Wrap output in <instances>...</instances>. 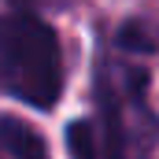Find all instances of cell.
Instances as JSON below:
<instances>
[{
	"label": "cell",
	"mask_w": 159,
	"mask_h": 159,
	"mask_svg": "<svg viewBox=\"0 0 159 159\" xmlns=\"http://www.w3.org/2000/svg\"><path fill=\"white\" fill-rule=\"evenodd\" d=\"M0 81L30 107L48 111L63 93L59 37L37 15H15L0 22Z\"/></svg>",
	"instance_id": "1"
},
{
	"label": "cell",
	"mask_w": 159,
	"mask_h": 159,
	"mask_svg": "<svg viewBox=\"0 0 159 159\" xmlns=\"http://www.w3.org/2000/svg\"><path fill=\"white\" fill-rule=\"evenodd\" d=\"M0 141L15 159H48V144L22 119H0Z\"/></svg>",
	"instance_id": "2"
},
{
	"label": "cell",
	"mask_w": 159,
	"mask_h": 159,
	"mask_svg": "<svg viewBox=\"0 0 159 159\" xmlns=\"http://www.w3.org/2000/svg\"><path fill=\"white\" fill-rule=\"evenodd\" d=\"M67 152L70 159H96V133L85 119L67 126Z\"/></svg>",
	"instance_id": "3"
},
{
	"label": "cell",
	"mask_w": 159,
	"mask_h": 159,
	"mask_svg": "<svg viewBox=\"0 0 159 159\" xmlns=\"http://www.w3.org/2000/svg\"><path fill=\"white\" fill-rule=\"evenodd\" d=\"M107 159H122V129H119V111L107 100Z\"/></svg>",
	"instance_id": "4"
}]
</instances>
